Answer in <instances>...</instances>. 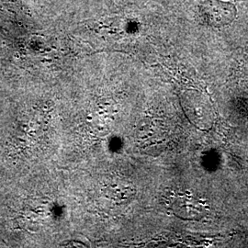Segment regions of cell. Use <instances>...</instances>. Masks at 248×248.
<instances>
[{
    "label": "cell",
    "instance_id": "obj_2",
    "mask_svg": "<svg viewBox=\"0 0 248 248\" xmlns=\"http://www.w3.org/2000/svg\"><path fill=\"white\" fill-rule=\"evenodd\" d=\"M171 209L179 217L186 220H200L206 211L203 204L186 193L171 196Z\"/></svg>",
    "mask_w": 248,
    "mask_h": 248
},
{
    "label": "cell",
    "instance_id": "obj_1",
    "mask_svg": "<svg viewBox=\"0 0 248 248\" xmlns=\"http://www.w3.org/2000/svg\"><path fill=\"white\" fill-rule=\"evenodd\" d=\"M238 10L231 1L206 0L200 7V17L205 24L214 28L229 26L237 18Z\"/></svg>",
    "mask_w": 248,
    "mask_h": 248
}]
</instances>
